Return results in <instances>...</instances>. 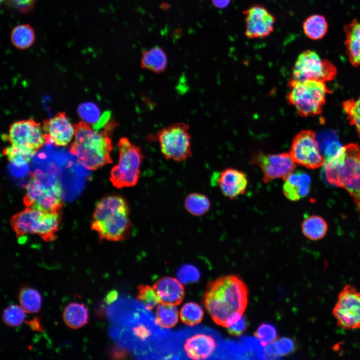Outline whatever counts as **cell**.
Segmentation results:
<instances>
[{
    "instance_id": "cell-1",
    "label": "cell",
    "mask_w": 360,
    "mask_h": 360,
    "mask_svg": "<svg viewBox=\"0 0 360 360\" xmlns=\"http://www.w3.org/2000/svg\"><path fill=\"white\" fill-rule=\"evenodd\" d=\"M248 297V286L241 278L228 275L208 283L203 303L213 321L228 328L242 316Z\"/></svg>"
},
{
    "instance_id": "cell-2",
    "label": "cell",
    "mask_w": 360,
    "mask_h": 360,
    "mask_svg": "<svg viewBox=\"0 0 360 360\" xmlns=\"http://www.w3.org/2000/svg\"><path fill=\"white\" fill-rule=\"evenodd\" d=\"M117 124L114 120L110 119L102 129L96 130L84 122L76 124L70 152L81 165L90 170L112 164L113 146L110 136Z\"/></svg>"
},
{
    "instance_id": "cell-3",
    "label": "cell",
    "mask_w": 360,
    "mask_h": 360,
    "mask_svg": "<svg viewBox=\"0 0 360 360\" xmlns=\"http://www.w3.org/2000/svg\"><path fill=\"white\" fill-rule=\"evenodd\" d=\"M127 200L120 195H110L99 200L92 214L91 228L100 240L118 242L130 234L132 222Z\"/></svg>"
},
{
    "instance_id": "cell-4",
    "label": "cell",
    "mask_w": 360,
    "mask_h": 360,
    "mask_svg": "<svg viewBox=\"0 0 360 360\" xmlns=\"http://www.w3.org/2000/svg\"><path fill=\"white\" fill-rule=\"evenodd\" d=\"M26 190L23 202L27 207L61 212L62 188L56 176L37 170L32 174Z\"/></svg>"
},
{
    "instance_id": "cell-5",
    "label": "cell",
    "mask_w": 360,
    "mask_h": 360,
    "mask_svg": "<svg viewBox=\"0 0 360 360\" xmlns=\"http://www.w3.org/2000/svg\"><path fill=\"white\" fill-rule=\"evenodd\" d=\"M60 212L42 211L28 207L14 215L10 224L18 240L27 234H36L48 242L55 240L59 230Z\"/></svg>"
},
{
    "instance_id": "cell-6",
    "label": "cell",
    "mask_w": 360,
    "mask_h": 360,
    "mask_svg": "<svg viewBox=\"0 0 360 360\" xmlns=\"http://www.w3.org/2000/svg\"><path fill=\"white\" fill-rule=\"evenodd\" d=\"M288 100L303 117L320 114L326 102V94L330 92L325 82L316 80H296L288 82Z\"/></svg>"
},
{
    "instance_id": "cell-7",
    "label": "cell",
    "mask_w": 360,
    "mask_h": 360,
    "mask_svg": "<svg viewBox=\"0 0 360 360\" xmlns=\"http://www.w3.org/2000/svg\"><path fill=\"white\" fill-rule=\"evenodd\" d=\"M117 146L118 162L112 169L110 180L118 188L135 186L140 179L144 158L142 150L126 137H122Z\"/></svg>"
},
{
    "instance_id": "cell-8",
    "label": "cell",
    "mask_w": 360,
    "mask_h": 360,
    "mask_svg": "<svg viewBox=\"0 0 360 360\" xmlns=\"http://www.w3.org/2000/svg\"><path fill=\"white\" fill-rule=\"evenodd\" d=\"M189 128L188 124L179 122L168 124L156 133V139L166 160L181 162L192 156Z\"/></svg>"
},
{
    "instance_id": "cell-9",
    "label": "cell",
    "mask_w": 360,
    "mask_h": 360,
    "mask_svg": "<svg viewBox=\"0 0 360 360\" xmlns=\"http://www.w3.org/2000/svg\"><path fill=\"white\" fill-rule=\"evenodd\" d=\"M337 74L336 66L329 60L322 58L315 51L307 50L296 58L292 70V78L296 80H316L327 82Z\"/></svg>"
},
{
    "instance_id": "cell-10",
    "label": "cell",
    "mask_w": 360,
    "mask_h": 360,
    "mask_svg": "<svg viewBox=\"0 0 360 360\" xmlns=\"http://www.w3.org/2000/svg\"><path fill=\"white\" fill-rule=\"evenodd\" d=\"M4 136L12 146L32 156L46 142L42 126L32 118L14 122Z\"/></svg>"
},
{
    "instance_id": "cell-11",
    "label": "cell",
    "mask_w": 360,
    "mask_h": 360,
    "mask_svg": "<svg viewBox=\"0 0 360 360\" xmlns=\"http://www.w3.org/2000/svg\"><path fill=\"white\" fill-rule=\"evenodd\" d=\"M289 153L296 164L310 169L322 167L326 162L316 134L311 130H302L295 136Z\"/></svg>"
},
{
    "instance_id": "cell-12",
    "label": "cell",
    "mask_w": 360,
    "mask_h": 360,
    "mask_svg": "<svg viewBox=\"0 0 360 360\" xmlns=\"http://www.w3.org/2000/svg\"><path fill=\"white\" fill-rule=\"evenodd\" d=\"M332 314L342 328H360V292L353 286L346 284L338 295Z\"/></svg>"
},
{
    "instance_id": "cell-13",
    "label": "cell",
    "mask_w": 360,
    "mask_h": 360,
    "mask_svg": "<svg viewBox=\"0 0 360 360\" xmlns=\"http://www.w3.org/2000/svg\"><path fill=\"white\" fill-rule=\"evenodd\" d=\"M242 14L246 24L244 34L248 38H264L274 32L276 18L264 5L252 4Z\"/></svg>"
},
{
    "instance_id": "cell-14",
    "label": "cell",
    "mask_w": 360,
    "mask_h": 360,
    "mask_svg": "<svg viewBox=\"0 0 360 360\" xmlns=\"http://www.w3.org/2000/svg\"><path fill=\"white\" fill-rule=\"evenodd\" d=\"M252 163L260 168L263 174L262 180L268 183L272 180L286 178L296 168V162L290 153L264 154L258 152L252 158Z\"/></svg>"
},
{
    "instance_id": "cell-15",
    "label": "cell",
    "mask_w": 360,
    "mask_h": 360,
    "mask_svg": "<svg viewBox=\"0 0 360 360\" xmlns=\"http://www.w3.org/2000/svg\"><path fill=\"white\" fill-rule=\"evenodd\" d=\"M46 142L56 146H66L74 140L76 132L73 124L64 112L44 120L42 125Z\"/></svg>"
},
{
    "instance_id": "cell-16",
    "label": "cell",
    "mask_w": 360,
    "mask_h": 360,
    "mask_svg": "<svg viewBox=\"0 0 360 360\" xmlns=\"http://www.w3.org/2000/svg\"><path fill=\"white\" fill-rule=\"evenodd\" d=\"M216 182L222 194L232 200L245 194L248 180L244 172L234 168H227L216 174Z\"/></svg>"
},
{
    "instance_id": "cell-17",
    "label": "cell",
    "mask_w": 360,
    "mask_h": 360,
    "mask_svg": "<svg viewBox=\"0 0 360 360\" xmlns=\"http://www.w3.org/2000/svg\"><path fill=\"white\" fill-rule=\"evenodd\" d=\"M217 343L214 338L204 333H198L188 338L184 348L188 358L193 360L209 358L216 351Z\"/></svg>"
},
{
    "instance_id": "cell-18",
    "label": "cell",
    "mask_w": 360,
    "mask_h": 360,
    "mask_svg": "<svg viewBox=\"0 0 360 360\" xmlns=\"http://www.w3.org/2000/svg\"><path fill=\"white\" fill-rule=\"evenodd\" d=\"M153 288L156 292L160 304L176 306L182 301L184 289L182 283L178 280L164 276L158 280Z\"/></svg>"
},
{
    "instance_id": "cell-19",
    "label": "cell",
    "mask_w": 360,
    "mask_h": 360,
    "mask_svg": "<svg viewBox=\"0 0 360 360\" xmlns=\"http://www.w3.org/2000/svg\"><path fill=\"white\" fill-rule=\"evenodd\" d=\"M284 180L283 192L289 200L296 201L308 194L311 178L308 174L301 171H294Z\"/></svg>"
},
{
    "instance_id": "cell-20",
    "label": "cell",
    "mask_w": 360,
    "mask_h": 360,
    "mask_svg": "<svg viewBox=\"0 0 360 360\" xmlns=\"http://www.w3.org/2000/svg\"><path fill=\"white\" fill-rule=\"evenodd\" d=\"M344 41L349 62L355 68H360V20L353 19L344 25Z\"/></svg>"
},
{
    "instance_id": "cell-21",
    "label": "cell",
    "mask_w": 360,
    "mask_h": 360,
    "mask_svg": "<svg viewBox=\"0 0 360 360\" xmlns=\"http://www.w3.org/2000/svg\"><path fill=\"white\" fill-rule=\"evenodd\" d=\"M140 64L142 68L160 74L167 69L168 56L162 47L154 46L142 52Z\"/></svg>"
},
{
    "instance_id": "cell-22",
    "label": "cell",
    "mask_w": 360,
    "mask_h": 360,
    "mask_svg": "<svg viewBox=\"0 0 360 360\" xmlns=\"http://www.w3.org/2000/svg\"><path fill=\"white\" fill-rule=\"evenodd\" d=\"M64 320L67 326L72 329H78L87 324L88 312L84 304L71 302L64 310Z\"/></svg>"
},
{
    "instance_id": "cell-23",
    "label": "cell",
    "mask_w": 360,
    "mask_h": 360,
    "mask_svg": "<svg viewBox=\"0 0 360 360\" xmlns=\"http://www.w3.org/2000/svg\"><path fill=\"white\" fill-rule=\"evenodd\" d=\"M328 29V24L322 15L314 14L308 16L302 24L304 34L312 40H319L323 38Z\"/></svg>"
},
{
    "instance_id": "cell-24",
    "label": "cell",
    "mask_w": 360,
    "mask_h": 360,
    "mask_svg": "<svg viewBox=\"0 0 360 360\" xmlns=\"http://www.w3.org/2000/svg\"><path fill=\"white\" fill-rule=\"evenodd\" d=\"M328 226L325 220L320 216L312 215L308 216L302 224L304 236L312 240H318L326 235Z\"/></svg>"
},
{
    "instance_id": "cell-25",
    "label": "cell",
    "mask_w": 360,
    "mask_h": 360,
    "mask_svg": "<svg viewBox=\"0 0 360 360\" xmlns=\"http://www.w3.org/2000/svg\"><path fill=\"white\" fill-rule=\"evenodd\" d=\"M184 205L186 210L191 214L202 216L210 210V202L209 198L203 194L192 192L186 198Z\"/></svg>"
},
{
    "instance_id": "cell-26",
    "label": "cell",
    "mask_w": 360,
    "mask_h": 360,
    "mask_svg": "<svg viewBox=\"0 0 360 360\" xmlns=\"http://www.w3.org/2000/svg\"><path fill=\"white\" fill-rule=\"evenodd\" d=\"M18 300L20 306L26 312H38L41 306L42 298L39 292L34 288L24 287L18 294Z\"/></svg>"
},
{
    "instance_id": "cell-27",
    "label": "cell",
    "mask_w": 360,
    "mask_h": 360,
    "mask_svg": "<svg viewBox=\"0 0 360 360\" xmlns=\"http://www.w3.org/2000/svg\"><path fill=\"white\" fill-rule=\"evenodd\" d=\"M12 44L20 49H26L34 43L35 34L32 28L28 24H20L12 30L10 36Z\"/></svg>"
},
{
    "instance_id": "cell-28",
    "label": "cell",
    "mask_w": 360,
    "mask_h": 360,
    "mask_svg": "<svg viewBox=\"0 0 360 360\" xmlns=\"http://www.w3.org/2000/svg\"><path fill=\"white\" fill-rule=\"evenodd\" d=\"M176 306L161 304L157 306L156 320L158 324L164 328H171L178 322V312Z\"/></svg>"
},
{
    "instance_id": "cell-29",
    "label": "cell",
    "mask_w": 360,
    "mask_h": 360,
    "mask_svg": "<svg viewBox=\"0 0 360 360\" xmlns=\"http://www.w3.org/2000/svg\"><path fill=\"white\" fill-rule=\"evenodd\" d=\"M204 312L201 306L194 302H188L182 306L180 310L182 322L189 326L200 324L204 318Z\"/></svg>"
},
{
    "instance_id": "cell-30",
    "label": "cell",
    "mask_w": 360,
    "mask_h": 360,
    "mask_svg": "<svg viewBox=\"0 0 360 360\" xmlns=\"http://www.w3.org/2000/svg\"><path fill=\"white\" fill-rule=\"evenodd\" d=\"M341 188L349 193L360 212V164L343 181Z\"/></svg>"
},
{
    "instance_id": "cell-31",
    "label": "cell",
    "mask_w": 360,
    "mask_h": 360,
    "mask_svg": "<svg viewBox=\"0 0 360 360\" xmlns=\"http://www.w3.org/2000/svg\"><path fill=\"white\" fill-rule=\"evenodd\" d=\"M342 108L350 124L356 128L360 138V94L356 99L352 98L344 101Z\"/></svg>"
},
{
    "instance_id": "cell-32",
    "label": "cell",
    "mask_w": 360,
    "mask_h": 360,
    "mask_svg": "<svg viewBox=\"0 0 360 360\" xmlns=\"http://www.w3.org/2000/svg\"><path fill=\"white\" fill-rule=\"evenodd\" d=\"M77 111L84 122L94 126L102 118L99 108L92 102H88L80 104Z\"/></svg>"
},
{
    "instance_id": "cell-33",
    "label": "cell",
    "mask_w": 360,
    "mask_h": 360,
    "mask_svg": "<svg viewBox=\"0 0 360 360\" xmlns=\"http://www.w3.org/2000/svg\"><path fill=\"white\" fill-rule=\"evenodd\" d=\"M25 311L22 308L16 304L10 305L5 308L2 315V320L5 324L10 326H18L24 322Z\"/></svg>"
},
{
    "instance_id": "cell-34",
    "label": "cell",
    "mask_w": 360,
    "mask_h": 360,
    "mask_svg": "<svg viewBox=\"0 0 360 360\" xmlns=\"http://www.w3.org/2000/svg\"><path fill=\"white\" fill-rule=\"evenodd\" d=\"M138 289L137 298L145 305L146 308L151 310L160 303V299L153 287L140 284L138 286Z\"/></svg>"
},
{
    "instance_id": "cell-35",
    "label": "cell",
    "mask_w": 360,
    "mask_h": 360,
    "mask_svg": "<svg viewBox=\"0 0 360 360\" xmlns=\"http://www.w3.org/2000/svg\"><path fill=\"white\" fill-rule=\"evenodd\" d=\"M275 354L280 358L294 352L297 348L296 342L288 337H282L271 343Z\"/></svg>"
},
{
    "instance_id": "cell-36",
    "label": "cell",
    "mask_w": 360,
    "mask_h": 360,
    "mask_svg": "<svg viewBox=\"0 0 360 360\" xmlns=\"http://www.w3.org/2000/svg\"><path fill=\"white\" fill-rule=\"evenodd\" d=\"M254 335L264 346L274 342L278 336L275 327L271 324L265 323L258 327Z\"/></svg>"
},
{
    "instance_id": "cell-37",
    "label": "cell",
    "mask_w": 360,
    "mask_h": 360,
    "mask_svg": "<svg viewBox=\"0 0 360 360\" xmlns=\"http://www.w3.org/2000/svg\"><path fill=\"white\" fill-rule=\"evenodd\" d=\"M176 276L180 282L187 284L198 280L200 278V272L195 266L190 264H185L178 270Z\"/></svg>"
},
{
    "instance_id": "cell-38",
    "label": "cell",
    "mask_w": 360,
    "mask_h": 360,
    "mask_svg": "<svg viewBox=\"0 0 360 360\" xmlns=\"http://www.w3.org/2000/svg\"><path fill=\"white\" fill-rule=\"evenodd\" d=\"M247 326V320L242 316L236 322L228 327V330L232 336H239L246 330Z\"/></svg>"
},
{
    "instance_id": "cell-39",
    "label": "cell",
    "mask_w": 360,
    "mask_h": 360,
    "mask_svg": "<svg viewBox=\"0 0 360 360\" xmlns=\"http://www.w3.org/2000/svg\"><path fill=\"white\" fill-rule=\"evenodd\" d=\"M35 0H11L14 6L21 12H28L32 7Z\"/></svg>"
},
{
    "instance_id": "cell-40",
    "label": "cell",
    "mask_w": 360,
    "mask_h": 360,
    "mask_svg": "<svg viewBox=\"0 0 360 360\" xmlns=\"http://www.w3.org/2000/svg\"><path fill=\"white\" fill-rule=\"evenodd\" d=\"M134 334L141 340H145L151 334L150 330L144 324H139L132 330Z\"/></svg>"
},
{
    "instance_id": "cell-41",
    "label": "cell",
    "mask_w": 360,
    "mask_h": 360,
    "mask_svg": "<svg viewBox=\"0 0 360 360\" xmlns=\"http://www.w3.org/2000/svg\"><path fill=\"white\" fill-rule=\"evenodd\" d=\"M26 323L30 327L31 329L34 330L41 332L42 330V328L40 324V321L38 318L36 316L30 321L26 322Z\"/></svg>"
},
{
    "instance_id": "cell-42",
    "label": "cell",
    "mask_w": 360,
    "mask_h": 360,
    "mask_svg": "<svg viewBox=\"0 0 360 360\" xmlns=\"http://www.w3.org/2000/svg\"><path fill=\"white\" fill-rule=\"evenodd\" d=\"M118 297V292L116 290H111L108 292L104 298L105 302L110 304L116 301Z\"/></svg>"
},
{
    "instance_id": "cell-43",
    "label": "cell",
    "mask_w": 360,
    "mask_h": 360,
    "mask_svg": "<svg viewBox=\"0 0 360 360\" xmlns=\"http://www.w3.org/2000/svg\"><path fill=\"white\" fill-rule=\"evenodd\" d=\"M231 0H212V4L216 8H224L230 4Z\"/></svg>"
},
{
    "instance_id": "cell-44",
    "label": "cell",
    "mask_w": 360,
    "mask_h": 360,
    "mask_svg": "<svg viewBox=\"0 0 360 360\" xmlns=\"http://www.w3.org/2000/svg\"><path fill=\"white\" fill-rule=\"evenodd\" d=\"M112 355L114 358H120L121 356H125L124 352L120 350L114 349L112 351Z\"/></svg>"
},
{
    "instance_id": "cell-45",
    "label": "cell",
    "mask_w": 360,
    "mask_h": 360,
    "mask_svg": "<svg viewBox=\"0 0 360 360\" xmlns=\"http://www.w3.org/2000/svg\"><path fill=\"white\" fill-rule=\"evenodd\" d=\"M1 0L2 1V0Z\"/></svg>"
}]
</instances>
